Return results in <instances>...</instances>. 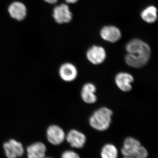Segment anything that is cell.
<instances>
[{
  "instance_id": "1",
  "label": "cell",
  "mask_w": 158,
  "mask_h": 158,
  "mask_svg": "<svg viewBox=\"0 0 158 158\" xmlns=\"http://www.w3.org/2000/svg\"><path fill=\"white\" fill-rule=\"evenodd\" d=\"M127 54L125 61L132 68H142L147 64L150 59L151 50L149 46L141 40L133 39L126 46Z\"/></svg>"
},
{
  "instance_id": "2",
  "label": "cell",
  "mask_w": 158,
  "mask_h": 158,
  "mask_svg": "<svg viewBox=\"0 0 158 158\" xmlns=\"http://www.w3.org/2000/svg\"><path fill=\"white\" fill-rule=\"evenodd\" d=\"M113 115V111L109 108L106 107L99 108L90 116L89 124L91 127L97 131H106L110 127Z\"/></svg>"
},
{
  "instance_id": "3",
  "label": "cell",
  "mask_w": 158,
  "mask_h": 158,
  "mask_svg": "<svg viewBox=\"0 0 158 158\" xmlns=\"http://www.w3.org/2000/svg\"><path fill=\"white\" fill-rule=\"evenodd\" d=\"M5 155L7 158H18L23 155L24 148L23 144L14 139H10L3 144Z\"/></svg>"
},
{
  "instance_id": "4",
  "label": "cell",
  "mask_w": 158,
  "mask_h": 158,
  "mask_svg": "<svg viewBox=\"0 0 158 158\" xmlns=\"http://www.w3.org/2000/svg\"><path fill=\"white\" fill-rule=\"evenodd\" d=\"M64 130L57 125H51L46 131V137L48 141L54 145H60L65 139Z\"/></svg>"
},
{
  "instance_id": "5",
  "label": "cell",
  "mask_w": 158,
  "mask_h": 158,
  "mask_svg": "<svg viewBox=\"0 0 158 158\" xmlns=\"http://www.w3.org/2000/svg\"><path fill=\"white\" fill-rule=\"evenodd\" d=\"M86 57L90 63L98 65L104 62L106 58V53L103 48L94 45L87 51Z\"/></svg>"
},
{
  "instance_id": "6",
  "label": "cell",
  "mask_w": 158,
  "mask_h": 158,
  "mask_svg": "<svg viewBox=\"0 0 158 158\" xmlns=\"http://www.w3.org/2000/svg\"><path fill=\"white\" fill-rule=\"evenodd\" d=\"M53 16L56 22L59 24L70 22L72 19V13L66 4H62L54 8Z\"/></svg>"
},
{
  "instance_id": "7",
  "label": "cell",
  "mask_w": 158,
  "mask_h": 158,
  "mask_svg": "<svg viewBox=\"0 0 158 158\" xmlns=\"http://www.w3.org/2000/svg\"><path fill=\"white\" fill-rule=\"evenodd\" d=\"M59 77L66 82L73 81L78 76V70L75 65L69 62L63 63L59 67Z\"/></svg>"
},
{
  "instance_id": "8",
  "label": "cell",
  "mask_w": 158,
  "mask_h": 158,
  "mask_svg": "<svg viewBox=\"0 0 158 158\" xmlns=\"http://www.w3.org/2000/svg\"><path fill=\"white\" fill-rule=\"evenodd\" d=\"M134 81V78L131 74L126 72L117 73L115 78L117 87L123 92H129L132 89L131 84Z\"/></svg>"
},
{
  "instance_id": "9",
  "label": "cell",
  "mask_w": 158,
  "mask_h": 158,
  "mask_svg": "<svg viewBox=\"0 0 158 158\" xmlns=\"http://www.w3.org/2000/svg\"><path fill=\"white\" fill-rule=\"evenodd\" d=\"M65 139L72 147L81 148L84 147L86 137L83 133L77 130H70L65 136Z\"/></svg>"
},
{
  "instance_id": "10",
  "label": "cell",
  "mask_w": 158,
  "mask_h": 158,
  "mask_svg": "<svg viewBox=\"0 0 158 158\" xmlns=\"http://www.w3.org/2000/svg\"><path fill=\"white\" fill-rule=\"evenodd\" d=\"M97 90L96 86L91 83L85 84L81 90V97L83 101L88 104L95 103L97 100L95 93Z\"/></svg>"
},
{
  "instance_id": "11",
  "label": "cell",
  "mask_w": 158,
  "mask_h": 158,
  "mask_svg": "<svg viewBox=\"0 0 158 158\" xmlns=\"http://www.w3.org/2000/svg\"><path fill=\"white\" fill-rule=\"evenodd\" d=\"M100 35L103 39L109 42L118 41L121 37L120 30L114 26H105L101 29Z\"/></svg>"
},
{
  "instance_id": "12",
  "label": "cell",
  "mask_w": 158,
  "mask_h": 158,
  "mask_svg": "<svg viewBox=\"0 0 158 158\" xmlns=\"http://www.w3.org/2000/svg\"><path fill=\"white\" fill-rule=\"evenodd\" d=\"M46 151L47 147L45 144L38 141L27 147V156L28 158H44Z\"/></svg>"
},
{
  "instance_id": "13",
  "label": "cell",
  "mask_w": 158,
  "mask_h": 158,
  "mask_svg": "<svg viewBox=\"0 0 158 158\" xmlns=\"http://www.w3.org/2000/svg\"><path fill=\"white\" fill-rule=\"evenodd\" d=\"M9 11L11 17L19 21L24 19L27 15V9L23 3L14 2L9 6Z\"/></svg>"
},
{
  "instance_id": "14",
  "label": "cell",
  "mask_w": 158,
  "mask_h": 158,
  "mask_svg": "<svg viewBox=\"0 0 158 158\" xmlns=\"http://www.w3.org/2000/svg\"><path fill=\"white\" fill-rule=\"evenodd\" d=\"M140 145L141 143L138 140L132 137H128L123 142L122 153L124 156H134Z\"/></svg>"
},
{
  "instance_id": "15",
  "label": "cell",
  "mask_w": 158,
  "mask_h": 158,
  "mask_svg": "<svg viewBox=\"0 0 158 158\" xmlns=\"http://www.w3.org/2000/svg\"><path fill=\"white\" fill-rule=\"evenodd\" d=\"M141 15L144 21L152 23L157 19V9L155 6H148L142 11Z\"/></svg>"
},
{
  "instance_id": "16",
  "label": "cell",
  "mask_w": 158,
  "mask_h": 158,
  "mask_svg": "<svg viewBox=\"0 0 158 158\" xmlns=\"http://www.w3.org/2000/svg\"><path fill=\"white\" fill-rule=\"evenodd\" d=\"M101 156L102 158H117L118 151L113 144H106L102 149Z\"/></svg>"
},
{
  "instance_id": "17",
  "label": "cell",
  "mask_w": 158,
  "mask_h": 158,
  "mask_svg": "<svg viewBox=\"0 0 158 158\" xmlns=\"http://www.w3.org/2000/svg\"><path fill=\"white\" fill-rule=\"evenodd\" d=\"M148 153L145 148L140 145L135 152L134 156L135 158H146Z\"/></svg>"
},
{
  "instance_id": "18",
  "label": "cell",
  "mask_w": 158,
  "mask_h": 158,
  "mask_svg": "<svg viewBox=\"0 0 158 158\" xmlns=\"http://www.w3.org/2000/svg\"><path fill=\"white\" fill-rule=\"evenodd\" d=\"M61 158H80L77 153L71 150H67L62 154Z\"/></svg>"
},
{
  "instance_id": "19",
  "label": "cell",
  "mask_w": 158,
  "mask_h": 158,
  "mask_svg": "<svg viewBox=\"0 0 158 158\" xmlns=\"http://www.w3.org/2000/svg\"><path fill=\"white\" fill-rule=\"evenodd\" d=\"M47 2L50 3V4H53L57 3L58 0H44Z\"/></svg>"
},
{
  "instance_id": "20",
  "label": "cell",
  "mask_w": 158,
  "mask_h": 158,
  "mask_svg": "<svg viewBox=\"0 0 158 158\" xmlns=\"http://www.w3.org/2000/svg\"><path fill=\"white\" fill-rule=\"evenodd\" d=\"M66 2L69 3V4H74L78 2V0H65Z\"/></svg>"
},
{
  "instance_id": "21",
  "label": "cell",
  "mask_w": 158,
  "mask_h": 158,
  "mask_svg": "<svg viewBox=\"0 0 158 158\" xmlns=\"http://www.w3.org/2000/svg\"><path fill=\"white\" fill-rule=\"evenodd\" d=\"M124 158H135L134 156H125Z\"/></svg>"
},
{
  "instance_id": "22",
  "label": "cell",
  "mask_w": 158,
  "mask_h": 158,
  "mask_svg": "<svg viewBox=\"0 0 158 158\" xmlns=\"http://www.w3.org/2000/svg\"><path fill=\"white\" fill-rule=\"evenodd\" d=\"M44 158H51V157H44Z\"/></svg>"
}]
</instances>
